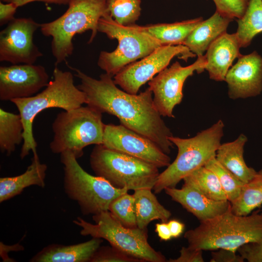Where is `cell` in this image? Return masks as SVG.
<instances>
[{
	"label": "cell",
	"mask_w": 262,
	"mask_h": 262,
	"mask_svg": "<svg viewBox=\"0 0 262 262\" xmlns=\"http://www.w3.org/2000/svg\"><path fill=\"white\" fill-rule=\"evenodd\" d=\"M24 126L19 114L0 109V149L8 156L24 141Z\"/></svg>",
	"instance_id": "d4e9b609"
},
{
	"label": "cell",
	"mask_w": 262,
	"mask_h": 262,
	"mask_svg": "<svg viewBox=\"0 0 262 262\" xmlns=\"http://www.w3.org/2000/svg\"><path fill=\"white\" fill-rule=\"evenodd\" d=\"M2 0H0V1H2Z\"/></svg>",
	"instance_id": "60d3db41"
},
{
	"label": "cell",
	"mask_w": 262,
	"mask_h": 262,
	"mask_svg": "<svg viewBox=\"0 0 262 262\" xmlns=\"http://www.w3.org/2000/svg\"><path fill=\"white\" fill-rule=\"evenodd\" d=\"M60 161L63 165L65 192L78 203L83 215L93 216L108 211L113 200L129 191L126 188H117L104 178L87 173L70 151L61 153Z\"/></svg>",
	"instance_id": "8992f818"
},
{
	"label": "cell",
	"mask_w": 262,
	"mask_h": 262,
	"mask_svg": "<svg viewBox=\"0 0 262 262\" xmlns=\"http://www.w3.org/2000/svg\"><path fill=\"white\" fill-rule=\"evenodd\" d=\"M141 0H106L111 16L120 25L134 24L141 15Z\"/></svg>",
	"instance_id": "f1b7e54d"
},
{
	"label": "cell",
	"mask_w": 262,
	"mask_h": 262,
	"mask_svg": "<svg viewBox=\"0 0 262 262\" xmlns=\"http://www.w3.org/2000/svg\"><path fill=\"white\" fill-rule=\"evenodd\" d=\"M18 7L14 3L8 2L4 3L0 1V25L3 26L8 22L13 20L14 15Z\"/></svg>",
	"instance_id": "8d00e7d4"
},
{
	"label": "cell",
	"mask_w": 262,
	"mask_h": 262,
	"mask_svg": "<svg viewBox=\"0 0 262 262\" xmlns=\"http://www.w3.org/2000/svg\"><path fill=\"white\" fill-rule=\"evenodd\" d=\"M102 145L158 168L167 167L171 163L168 154L154 142L121 124H105Z\"/></svg>",
	"instance_id": "5bb4252c"
},
{
	"label": "cell",
	"mask_w": 262,
	"mask_h": 262,
	"mask_svg": "<svg viewBox=\"0 0 262 262\" xmlns=\"http://www.w3.org/2000/svg\"><path fill=\"white\" fill-rule=\"evenodd\" d=\"M11 101L18 110L24 126V141L20 153L21 159L28 156L31 151L33 155L37 154L33 126L39 113L52 108L69 111L86 103L84 93L74 84L72 73L63 71L57 66L53 71V80L42 91L30 97Z\"/></svg>",
	"instance_id": "3957f363"
},
{
	"label": "cell",
	"mask_w": 262,
	"mask_h": 262,
	"mask_svg": "<svg viewBox=\"0 0 262 262\" xmlns=\"http://www.w3.org/2000/svg\"><path fill=\"white\" fill-rule=\"evenodd\" d=\"M152 190L140 189L133 194L137 227L141 229H147L154 220L167 222L171 216V213L159 202Z\"/></svg>",
	"instance_id": "cb8c5ba5"
},
{
	"label": "cell",
	"mask_w": 262,
	"mask_h": 262,
	"mask_svg": "<svg viewBox=\"0 0 262 262\" xmlns=\"http://www.w3.org/2000/svg\"><path fill=\"white\" fill-rule=\"evenodd\" d=\"M90 164L96 176L117 188L128 190L152 189L160 174L156 166L103 145H95Z\"/></svg>",
	"instance_id": "ba28073f"
},
{
	"label": "cell",
	"mask_w": 262,
	"mask_h": 262,
	"mask_svg": "<svg viewBox=\"0 0 262 262\" xmlns=\"http://www.w3.org/2000/svg\"><path fill=\"white\" fill-rule=\"evenodd\" d=\"M108 211L123 226L137 228L133 195L127 192L119 196L110 203Z\"/></svg>",
	"instance_id": "4dcf8cb0"
},
{
	"label": "cell",
	"mask_w": 262,
	"mask_h": 262,
	"mask_svg": "<svg viewBox=\"0 0 262 262\" xmlns=\"http://www.w3.org/2000/svg\"><path fill=\"white\" fill-rule=\"evenodd\" d=\"M45 68L33 64H17L0 67V99L32 97L49 82Z\"/></svg>",
	"instance_id": "9a60e30c"
},
{
	"label": "cell",
	"mask_w": 262,
	"mask_h": 262,
	"mask_svg": "<svg viewBox=\"0 0 262 262\" xmlns=\"http://www.w3.org/2000/svg\"><path fill=\"white\" fill-rule=\"evenodd\" d=\"M246 136L241 134L234 141L221 144L215 153V159L239 180L246 183L252 180L257 173L248 167L244 158Z\"/></svg>",
	"instance_id": "7402d4cb"
},
{
	"label": "cell",
	"mask_w": 262,
	"mask_h": 262,
	"mask_svg": "<svg viewBox=\"0 0 262 262\" xmlns=\"http://www.w3.org/2000/svg\"><path fill=\"white\" fill-rule=\"evenodd\" d=\"M206 64L205 55L197 57L194 63L186 66L176 61L148 82V88L153 95L154 103L162 116L174 117V109L182 99L184 82L194 72H202Z\"/></svg>",
	"instance_id": "7c38bea8"
},
{
	"label": "cell",
	"mask_w": 262,
	"mask_h": 262,
	"mask_svg": "<svg viewBox=\"0 0 262 262\" xmlns=\"http://www.w3.org/2000/svg\"><path fill=\"white\" fill-rule=\"evenodd\" d=\"M107 13L106 0H73L61 16L40 25L42 33L52 37L51 52L56 66L72 54V39L76 34L90 30L89 43L93 41L98 31L99 19Z\"/></svg>",
	"instance_id": "277c9868"
},
{
	"label": "cell",
	"mask_w": 262,
	"mask_h": 262,
	"mask_svg": "<svg viewBox=\"0 0 262 262\" xmlns=\"http://www.w3.org/2000/svg\"><path fill=\"white\" fill-rule=\"evenodd\" d=\"M216 11L223 16L233 19L241 18L248 6L250 0H213Z\"/></svg>",
	"instance_id": "1f68e13d"
},
{
	"label": "cell",
	"mask_w": 262,
	"mask_h": 262,
	"mask_svg": "<svg viewBox=\"0 0 262 262\" xmlns=\"http://www.w3.org/2000/svg\"><path fill=\"white\" fill-rule=\"evenodd\" d=\"M167 223L172 238H178L183 232L185 225L182 222L176 219H172Z\"/></svg>",
	"instance_id": "ab89813d"
},
{
	"label": "cell",
	"mask_w": 262,
	"mask_h": 262,
	"mask_svg": "<svg viewBox=\"0 0 262 262\" xmlns=\"http://www.w3.org/2000/svg\"><path fill=\"white\" fill-rule=\"evenodd\" d=\"M67 66L81 81L77 87L84 93L87 105L116 116L120 124L152 140L166 154L170 153L174 145L169 137L173 134L156 108L148 87L139 94H130L117 87L109 74L96 79Z\"/></svg>",
	"instance_id": "6da1fadb"
},
{
	"label": "cell",
	"mask_w": 262,
	"mask_h": 262,
	"mask_svg": "<svg viewBox=\"0 0 262 262\" xmlns=\"http://www.w3.org/2000/svg\"><path fill=\"white\" fill-rule=\"evenodd\" d=\"M164 191L172 200L180 204L200 222L224 213L230 205L228 200L211 199L194 186L184 183L181 188L166 187Z\"/></svg>",
	"instance_id": "e0dca14e"
},
{
	"label": "cell",
	"mask_w": 262,
	"mask_h": 262,
	"mask_svg": "<svg viewBox=\"0 0 262 262\" xmlns=\"http://www.w3.org/2000/svg\"><path fill=\"white\" fill-rule=\"evenodd\" d=\"M224 128L223 122L219 120L193 137L170 136L169 140L178 148V154L175 160L160 173L152 189L154 193H160L166 187H175L186 176L215 157Z\"/></svg>",
	"instance_id": "5b68a950"
},
{
	"label": "cell",
	"mask_w": 262,
	"mask_h": 262,
	"mask_svg": "<svg viewBox=\"0 0 262 262\" xmlns=\"http://www.w3.org/2000/svg\"><path fill=\"white\" fill-rule=\"evenodd\" d=\"M32 18H15L0 33V61L13 65L34 64L43 56L33 42L40 27Z\"/></svg>",
	"instance_id": "4fadbf2b"
},
{
	"label": "cell",
	"mask_w": 262,
	"mask_h": 262,
	"mask_svg": "<svg viewBox=\"0 0 262 262\" xmlns=\"http://www.w3.org/2000/svg\"><path fill=\"white\" fill-rule=\"evenodd\" d=\"M241 48L236 33L226 32L210 45L205 56L207 60L205 70L211 79L215 81L225 80L233 62L241 55Z\"/></svg>",
	"instance_id": "ac0fdd59"
},
{
	"label": "cell",
	"mask_w": 262,
	"mask_h": 262,
	"mask_svg": "<svg viewBox=\"0 0 262 262\" xmlns=\"http://www.w3.org/2000/svg\"><path fill=\"white\" fill-rule=\"evenodd\" d=\"M208 197L218 201L228 200L216 175L204 166L195 170L183 179Z\"/></svg>",
	"instance_id": "83f0119b"
},
{
	"label": "cell",
	"mask_w": 262,
	"mask_h": 262,
	"mask_svg": "<svg viewBox=\"0 0 262 262\" xmlns=\"http://www.w3.org/2000/svg\"><path fill=\"white\" fill-rule=\"evenodd\" d=\"M95 224L78 217L73 222L80 227V234L104 239L111 246L142 262H165L166 259L148 242L147 229L123 226L109 211L93 215Z\"/></svg>",
	"instance_id": "9c48e42d"
},
{
	"label": "cell",
	"mask_w": 262,
	"mask_h": 262,
	"mask_svg": "<svg viewBox=\"0 0 262 262\" xmlns=\"http://www.w3.org/2000/svg\"><path fill=\"white\" fill-rule=\"evenodd\" d=\"M90 262H142L112 246H99Z\"/></svg>",
	"instance_id": "d6a6232c"
},
{
	"label": "cell",
	"mask_w": 262,
	"mask_h": 262,
	"mask_svg": "<svg viewBox=\"0 0 262 262\" xmlns=\"http://www.w3.org/2000/svg\"><path fill=\"white\" fill-rule=\"evenodd\" d=\"M204 166L216 175L228 200L230 203L233 202L239 196L244 183L223 166L215 157L210 160Z\"/></svg>",
	"instance_id": "f546056e"
},
{
	"label": "cell",
	"mask_w": 262,
	"mask_h": 262,
	"mask_svg": "<svg viewBox=\"0 0 262 262\" xmlns=\"http://www.w3.org/2000/svg\"><path fill=\"white\" fill-rule=\"evenodd\" d=\"M232 20L215 11L211 17L203 20L192 31L183 45L197 57L204 55L210 45L227 32V28Z\"/></svg>",
	"instance_id": "ffe728a7"
},
{
	"label": "cell",
	"mask_w": 262,
	"mask_h": 262,
	"mask_svg": "<svg viewBox=\"0 0 262 262\" xmlns=\"http://www.w3.org/2000/svg\"><path fill=\"white\" fill-rule=\"evenodd\" d=\"M237 252L248 262H262V240L246 244Z\"/></svg>",
	"instance_id": "836d02e7"
},
{
	"label": "cell",
	"mask_w": 262,
	"mask_h": 262,
	"mask_svg": "<svg viewBox=\"0 0 262 262\" xmlns=\"http://www.w3.org/2000/svg\"><path fill=\"white\" fill-rule=\"evenodd\" d=\"M98 31L118 41L117 47L114 51H101L98 61V66L112 76L127 65L145 57L161 46L152 37L138 29L135 24L120 25L109 13L99 19Z\"/></svg>",
	"instance_id": "30bf717a"
},
{
	"label": "cell",
	"mask_w": 262,
	"mask_h": 262,
	"mask_svg": "<svg viewBox=\"0 0 262 262\" xmlns=\"http://www.w3.org/2000/svg\"><path fill=\"white\" fill-rule=\"evenodd\" d=\"M102 242V239L92 238L88 241L71 245H49L36 253L30 262H90Z\"/></svg>",
	"instance_id": "d6986e66"
},
{
	"label": "cell",
	"mask_w": 262,
	"mask_h": 262,
	"mask_svg": "<svg viewBox=\"0 0 262 262\" xmlns=\"http://www.w3.org/2000/svg\"><path fill=\"white\" fill-rule=\"evenodd\" d=\"M262 205V169L257 172L252 180L242 185L239 196L230 203V209L237 215H247Z\"/></svg>",
	"instance_id": "484cf974"
},
{
	"label": "cell",
	"mask_w": 262,
	"mask_h": 262,
	"mask_svg": "<svg viewBox=\"0 0 262 262\" xmlns=\"http://www.w3.org/2000/svg\"><path fill=\"white\" fill-rule=\"evenodd\" d=\"M72 0H2L1 1L6 3H13L18 7L34 1H41L47 3L56 4H69Z\"/></svg>",
	"instance_id": "74e56055"
},
{
	"label": "cell",
	"mask_w": 262,
	"mask_h": 262,
	"mask_svg": "<svg viewBox=\"0 0 262 262\" xmlns=\"http://www.w3.org/2000/svg\"><path fill=\"white\" fill-rule=\"evenodd\" d=\"M47 165L40 162L38 154L33 155L32 162L22 174L0 178V202L19 195L28 187L35 185L44 188Z\"/></svg>",
	"instance_id": "44dd1931"
},
{
	"label": "cell",
	"mask_w": 262,
	"mask_h": 262,
	"mask_svg": "<svg viewBox=\"0 0 262 262\" xmlns=\"http://www.w3.org/2000/svg\"><path fill=\"white\" fill-rule=\"evenodd\" d=\"M202 17L176 22L140 26L139 30L147 34L161 46L183 45L192 31L202 21Z\"/></svg>",
	"instance_id": "603a6c76"
},
{
	"label": "cell",
	"mask_w": 262,
	"mask_h": 262,
	"mask_svg": "<svg viewBox=\"0 0 262 262\" xmlns=\"http://www.w3.org/2000/svg\"><path fill=\"white\" fill-rule=\"evenodd\" d=\"M102 114L88 105L58 114L52 124L51 152L60 154L69 151L78 159L86 147L102 145L105 125Z\"/></svg>",
	"instance_id": "52a82bcc"
},
{
	"label": "cell",
	"mask_w": 262,
	"mask_h": 262,
	"mask_svg": "<svg viewBox=\"0 0 262 262\" xmlns=\"http://www.w3.org/2000/svg\"><path fill=\"white\" fill-rule=\"evenodd\" d=\"M155 231L162 241H167L172 238L167 222H162L160 223H156Z\"/></svg>",
	"instance_id": "f35d334b"
},
{
	"label": "cell",
	"mask_w": 262,
	"mask_h": 262,
	"mask_svg": "<svg viewBox=\"0 0 262 262\" xmlns=\"http://www.w3.org/2000/svg\"><path fill=\"white\" fill-rule=\"evenodd\" d=\"M202 250L189 247H182L180 255L176 259H170L169 262H203Z\"/></svg>",
	"instance_id": "e575fe53"
},
{
	"label": "cell",
	"mask_w": 262,
	"mask_h": 262,
	"mask_svg": "<svg viewBox=\"0 0 262 262\" xmlns=\"http://www.w3.org/2000/svg\"><path fill=\"white\" fill-rule=\"evenodd\" d=\"M211 253V262H244L245 259L239 254L226 249H219Z\"/></svg>",
	"instance_id": "d590c367"
},
{
	"label": "cell",
	"mask_w": 262,
	"mask_h": 262,
	"mask_svg": "<svg viewBox=\"0 0 262 262\" xmlns=\"http://www.w3.org/2000/svg\"><path fill=\"white\" fill-rule=\"evenodd\" d=\"M177 56L186 61L196 55L183 45L161 46L141 60L123 68L114 76V81L125 92L137 94L142 85L166 68Z\"/></svg>",
	"instance_id": "8fae6325"
},
{
	"label": "cell",
	"mask_w": 262,
	"mask_h": 262,
	"mask_svg": "<svg viewBox=\"0 0 262 262\" xmlns=\"http://www.w3.org/2000/svg\"><path fill=\"white\" fill-rule=\"evenodd\" d=\"M224 81L231 99L259 95L262 90V57L256 51L247 55L241 54L228 70Z\"/></svg>",
	"instance_id": "2e32d148"
},
{
	"label": "cell",
	"mask_w": 262,
	"mask_h": 262,
	"mask_svg": "<svg viewBox=\"0 0 262 262\" xmlns=\"http://www.w3.org/2000/svg\"><path fill=\"white\" fill-rule=\"evenodd\" d=\"M188 246L205 250L226 249L237 252L242 246L262 240V214L254 210L247 215H239L230 205L224 213L200 222L184 235Z\"/></svg>",
	"instance_id": "7a4b0ae2"
},
{
	"label": "cell",
	"mask_w": 262,
	"mask_h": 262,
	"mask_svg": "<svg viewBox=\"0 0 262 262\" xmlns=\"http://www.w3.org/2000/svg\"><path fill=\"white\" fill-rule=\"evenodd\" d=\"M237 23L236 33L241 47L246 48L256 35L262 33V0H250L246 12Z\"/></svg>",
	"instance_id": "4316f807"
}]
</instances>
